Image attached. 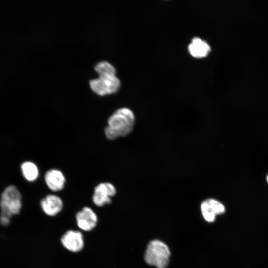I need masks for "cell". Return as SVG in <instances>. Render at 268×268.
<instances>
[{
  "label": "cell",
  "instance_id": "1",
  "mask_svg": "<svg viewBox=\"0 0 268 268\" xmlns=\"http://www.w3.org/2000/svg\"><path fill=\"white\" fill-rule=\"evenodd\" d=\"M135 116L128 108H120L109 117L105 128L106 137L109 140L128 135L132 131L135 123Z\"/></svg>",
  "mask_w": 268,
  "mask_h": 268
},
{
  "label": "cell",
  "instance_id": "2",
  "mask_svg": "<svg viewBox=\"0 0 268 268\" xmlns=\"http://www.w3.org/2000/svg\"><path fill=\"white\" fill-rule=\"evenodd\" d=\"M21 198L20 192L14 185L9 186L4 190L0 201V222L2 225H8L11 217L19 213L22 207Z\"/></svg>",
  "mask_w": 268,
  "mask_h": 268
},
{
  "label": "cell",
  "instance_id": "3",
  "mask_svg": "<svg viewBox=\"0 0 268 268\" xmlns=\"http://www.w3.org/2000/svg\"><path fill=\"white\" fill-rule=\"evenodd\" d=\"M170 252L163 242L154 240L148 244L145 253L146 262L158 268H165L169 263Z\"/></svg>",
  "mask_w": 268,
  "mask_h": 268
},
{
  "label": "cell",
  "instance_id": "4",
  "mask_svg": "<svg viewBox=\"0 0 268 268\" xmlns=\"http://www.w3.org/2000/svg\"><path fill=\"white\" fill-rule=\"evenodd\" d=\"M89 85L95 93L100 96H105L117 92L121 83L116 75L104 77L99 76L98 78L90 80Z\"/></svg>",
  "mask_w": 268,
  "mask_h": 268
},
{
  "label": "cell",
  "instance_id": "5",
  "mask_svg": "<svg viewBox=\"0 0 268 268\" xmlns=\"http://www.w3.org/2000/svg\"><path fill=\"white\" fill-rule=\"evenodd\" d=\"M116 193L114 186L109 182L99 183L94 188L92 197L93 203L97 206H103L111 202V197Z\"/></svg>",
  "mask_w": 268,
  "mask_h": 268
},
{
  "label": "cell",
  "instance_id": "6",
  "mask_svg": "<svg viewBox=\"0 0 268 268\" xmlns=\"http://www.w3.org/2000/svg\"><path fill=\"white\" fill-rule=\"evenodd\" d=\"M202 215L208 222L215 221L216 216L224 213L225 208L223 204L214 199H207L201 205Z\"/></svg>",
  "mask_w": 268,
  "mask_h": 268
},
{
  "label": "cell",
  "instance_id": "7",
  "mask_svg": "<svg viewBox=\"0 0 268 268\" xmlns=\"http://www.w3.org/2000/svg\"><path fill=\"white\" fill-rule=\"evenodd\" d=\"M61 242L65 248L73 252H78L84 247L82 234L78 231H67L61 237Z\"/></svg>",
  "mask_w": 268,
  "mask_h": 268
},
{
  "label": "cell",
  "instance_id": "8",
  "mask_svg": "<svg viewBox=\"0 0 268 268\" xmlns=\"http://www.w3.org/2000/svg\"><path fill=\"white\" fill-rule=\"evenodd\" d=\"M76 219L78 227L86 231L92 230L96 226L98 220L96 214L88 207H85L78 212Z\"/></svg>",
  "mask_w": 268,
  "mask_h": 268
},
{
  "label": "cell",
  "instance_id": "9",
  "mask_svg": "<svg viewBox=\"0 0 268 268\" xmlns=\"http://www.w3.org/2000/svg\"><path fill=\"white\" fill-rule=\"evenodd\" d=\"M41 208L47 215L53 216L59 213L63 207V202L61 199L54 194L46 196L41 201Z\"/></svg>",
  "mask_w": 268,
  "mask_h": 268
},
{
  "label": "cell",
  "instance_id": "10",
  "mask_svg": "<svg viewBox=\"0 0 268 268\" xmlns=\"http://www.w3.org/2000/svg\"><path fill=\"white\" fill-rule=\"evenodd\" d=\"M44 179L47 187L53 191H59L64 187L65 178L59 170L52 169L48 170L45 174Z\"/></svg>",
  "mask_w": 268,
  "mask_h": 268
},
{
  "label": "cell",
  "instance_id": "11",
  "mask_svg": "<svg viewBox=\"0 0 268 268\" xmlns=\"http://www.w3.org/2000/svg\"><path fill=\"white\" fill-rule=\"evenodd\" d=\"M190 54L195 58L206 56L210 51V47L205 41L198 38H194L188 46Z\"/></svg>",
  "mask_w": 268,
  "mask_h": 268
},
{
  "label": "cell",
  "instance_id": "12",
  "mask_svg": "<svg viewBox=\"0 0 268 268\" xmlns=\"http://www.w3.org/2000/svg\"><path fill=\"white\" fill-rule=\"evenodd\" d=\"M21 167L22 174L27 180L32 182L37 179L39 175V170L37 165L34 163L26 161L22 163Z\"/></svg>",
  "mask_w": 268,
  "mask_h": 268
},
{
  "label": "cell",
  "instance_id": "13",
  "mask_svg": "<svg viewBox=\"0 0 268 268\" xmlns=\"http://www.w3.org/2000/svg\"><path fill=\"white\" fill-rule=\"evenodd\" d=\"M95 71L99 77H110L116 75V69L113 65L106 61L98 62L94 66Z\"/></svg>",
  "mask_w": 268,
  "mask_h": 268
},
{
  "label": "cell",
  "instance_id": "14",
  "mask_svg": "<svg viewBox=\"0 0 268 268\" xmlns=\"http://www.w3.org/2000/svg\"><path fill=\"white\" fill-rule=\"evenodd\" d=\"M267 181L268 182V175L267 177Z\"/></svg>",
  "mask_w": 268,
  "mask_h": 268
}]
</instances>
